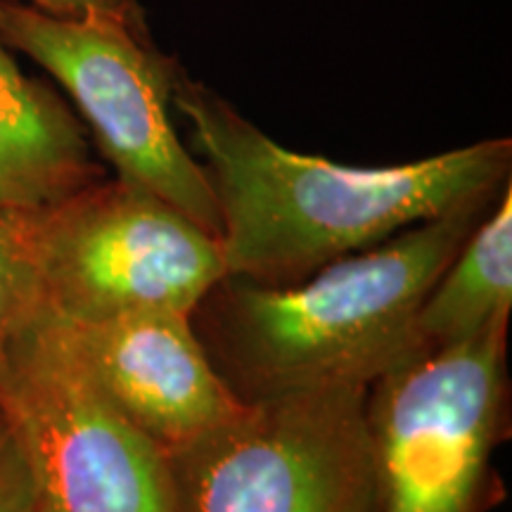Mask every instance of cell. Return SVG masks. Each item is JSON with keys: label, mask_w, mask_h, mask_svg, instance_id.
<instances>
[{"label": "cell", "mask_w": 512, "mask_h": 512, "mask_svg": "<svg viewBox=\"0 0 512 512\" xmlns=\"http://www.w3.org/2000/svg\"><path fill=\"white\" fill-rule=\"evenodd\" d=\"M174 112L190 131L219 209L226 275L283 287L415 223L479 202L512 183V140L392 166H349L287 150L181 69Z\"/></svg>", "instance_id": "1"}, {"label": "cell", "mask_w": 512, "mask_h": 512, "mask_svg": "<svg viewBox=\"0 0 512 512\" xmlns=\"http://www.w3.org/2000/svg\"><path fill=\"white\" fill-rule=\"evenodd\" d=\"M496 202L415 223L292 285L226 275L192 313L211 363L245 403L311 389L370 387L422 354L415 335L420 306Z\"/></svg>", "instance_id": "2"}, {"label": "cell", "mask_w": 512, "mask_h": 512, "mask_svg": "<svg viewBox=\"0 0 512 512\" xmlns=\"http://www.w3.org/2000/svg\"><path fill=\"white\" fill-rule=\"evenodd\" d=\"M0 36L60 83L114 176L219 235L207 174L174 124L183 64L157 48L147 22L0 0Z\"/></svg>", "instance_id": "3"}, {"label": "cell", "mask_w": 512, "mask_h": 512, "mask_svg": "<svg viewBox=\"0 0 512 512\" xmlns=\"http://www.w3.org/2000/svg\"><path fill=\"white\" fill-rule=\"evenodd\" d=\"M368 387L242 403L169 451L176 512H380Z\"/></svg>", "instance_id": "4"}, {"label": "cell", "mask_w": 512, "mask_h": 512, "mask_svg": "<svg viewBox=\"0 0 512 512\" xmlns=\"http://www.w3.org/2000/svg\"><path fill=\"white\" fill-rule=\"evenodd\" d=\"M24 216L43 299L67 323L195 313L226 278L219 235L117 176Z\"/></svg>", "instance_id": "5"}, {"label": "cell", "mask_w": 512, "mask_h": 512, "mask_svg": "<svg viewBox=\"0 0 512 512\" xmlns=\"http://www.w3.org/2000/svg\"><path fill=\"white\" fill-rule=\"evenodd\" d=\"M0 403L27 456L34 512H176L169 453L100 392L48 306L12 342Z\"/></svg>", "instance_id": "6"}, {"label": "cell", "mask_w": 512, "mask_h": 512, "mask_svg": "<svg viewBox=\"0 0 512 512\" xmlns=\"http://www.w3.org/2000/svg\"><path fill=\"white\" fill-rule=\"evenodd\" d=\"M508 323L422 351L368 387L380 512H479L508 399Z\"/></svg>", "instance_id": "7"}, {"label": "cell", "mask_w": 512, "mask_h": 512, "mask_svg": "<svg viewBox=\"0 0 512 512\" xmlns=\"http://www.w3.org/2000/svg\"><path fill=\"white\" fill-rule=\"evenodd\" d=\"M62 323L100 392L166 453L221 425L245 403L211 363L192 313L136 311Z\"/></svg>", "instance_id": "8"}, {"label": "cell", "mask_w": 512, "mask_h": 512, "mask_svg": "<svg viewBox=\"0 0 512 512\" xmlns=\"http://www.w3.org/2000/svg\"><path fill=\"white\" fill-rule=\"evenodd\" d=\"M105 176L83 121L0 36V211L34 214Z\"/></svg>", "instance_id": "9"}, {"label": "cell", "mask_w": 512, "mask_h": 512, "mask_svg": "<svg viewBox=\"0 0 512 512\" xmlns=\"http://www.w3.org/2000/svg\"><path fill=\"white\" fill-rule=\"evenodd\" d=\"M510 311L512 183L427 292L415 335L422 351L456 347L510 323Z\"/></svg>", "instance_id": "10"}, {"label": "cell", "mask_w": 512, "mask_h": 512, "mask_svg": "<svg viewBox=\"0 0 512 512\" xmlns=\"http://www.w3.org/2000/svg\"><path fill=\"white\" fill-rule=\"evenodd\" d=\"M46 309L27 216L0 211V373L19 332Z\"/></svg>", "instance_id": "11"}, {"label": "cell", "mask_w": 512, "mask_h": 512, "mask_svg": "<svg viewBox=\"0 0 512 512\" xmlns=\"http://www.w3.org/2000/svg\"><path fill=\"white\" fill-rule=\"evenodd\" d=\"M34 479L22 441L0 403V512H34Z\"/></svg>", "instance_id": "12"}, {"label": "cell", "mask_w": 512, "mask_h": 512, "mask_svg": "<svg viewBox=\"0 0 512 512\" xmlns=\"http://www.w3.org/2000/svg\"><path fill=\"white\" fill-rule=\"evenodd\" d=\"M27 3L60 15H112L128 22H147L138 0H27Z\"/></svg>", "instance_id": "13"}]
</instances>
